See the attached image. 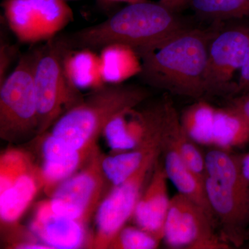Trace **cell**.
<instances>
[{"label":"cell","instance_id":"obj_1","mask_svg":"<svg viewBox=\"0 0 249 249\" xmlns=\"http://www.w3.org/2000/svg\"><path fill=\"white\" fill-rule=\"evenodd\" d=\"M213 36L185 28L153 48L139 52L142 80L173 94L202 97L206 95L205 73Z\"/></svg>","mask_w":249,"mask_h":249},{"label":"cell","instance_id":"obj_2","mask_svg":"<svg viewBox=\"0 0 249 249\" xmlns=\"http://www.w3.org/2000/svg\"><path fill=\"white\" fill-rule=\"evenodd\" d=\"M185 29L174 11L161 4H129L107 20L65 36L73 49H103L121 45L137 53L160 45Z\"/></svg>","mask_w":249,"mask_h":249},{"label":"cell","instance_id":"obj_3","mask_svg":"<svg viewBox=\"0 0 249 249\" xmlns=\"http://www.w3.org/2000/svg\"><path fill=\"white\" fill-rule=\"evenodd\" d=\"M205 160V188L219 234L231 246L241 247L249 227V183L241 171L239 156L211 147Z\"/></svg>","mask_w":249,"mask_h":249},{"label":"cell","instance_id":"obj_4","mask_svg":"<svg viewBox=\"0 0 249 249\" xmlns=\"http://www.w3.org/2000/svg\"><path fill=\"white\" fill-rule=\"evenodd\" d=\"M149 95L145 88L135 85H103L64 114L49 133L73 148L96 146L98 137L114 117L141 106Z\"/></svg>","mask_w":249,"mask_h":249},{"label":"cell","instance_id":"obj_5","mask_svg":"<svg viewBox=\"0 0 249 249\" xmlns=\"http://www.w3.org/2000/svg\"><path fill=\"white\" fill-rule=\"evenodd\" d=\"M71 50L65 36H58L36 49L34 79L38 136L47 132L64 114L84 100L67 71L66 59Z\"/></svg>","mask_w":249,"mask_h":249},{"label":"cell","instance_id":"obj_6","mask_svg":"<svg viewBox=\"0 0 249 249\" xmlns=\"http://www.w3.org/2000/svg\"><path fill=\"white\" fill-rule=\"evenodd\" d=\"M36 50L22 55L0 88V137L20 143L38 136L39 116L34 79Z\"/></svg>","mask_w":249,"mask_h":249},{"label":"cell","instance_id":"obj_7","mask_svg":"<svg viewBox=\"0 0 249 249\" xmlns=\"http://www.w3.org/2000/svg\"><path fill=\"white\" fill-rule=\"evenodd\" d=\"M40 165L31 152L11 147L0 157L1 227L19 222L37 193L43 190Z\"/></svg>","mask_w":249,"mask_h":249},{"label":"cell","instance_id":"obj_8","mask_svg":"<svg viewBox=\"0 0 249 249\" xmlns=\"http://www.w3.org/2000/svg\"><path fill=\"white\" fill-rule=\"evenodd\" d=\"M103 156L98 147L87 164L45 200L52 214L88 224L112 186L103 172Z\"/></svg>","mask_w":249,"mask_h":249},{"label":"cell","instance_id":"obj_9","mask_svg":"<svg viewBox=\"0 0 249 249\" xmlns=\"http://www.w3.org/2000/svg\"><path fill=\"white\" fill-rule=\"evenodd\" d=\"M160 155V149L152 152L132 176L111 188L95 214L96 229L91 236L89 248H109L116 236L132 217L144 186Z\"/></svg>","mask_w":249,"mask_h":249},{"label":"cell","instance_id":"obj_10","mask_svg":"<svg viewBox=\"0 0 249 249\" xmlns=\"http://www.w3.org/2000/svg\"><path fill=\"white\" fill-rule=\"evenodd\" d=\"M186 133L199 145L231 150L249 142V124L231 108L205 101L193 103L180 116Z\"/></svg>","mask_w":249,"mask_h":249},{"label":"cell","instance_id":"obj_11","mask_svg":"<svg viewBox=\"0 0 249 249\" xmlns=\"http://www.w3.org/2000/svg\"><path fill=\"white\" fill-rule=\"evenodd\" d=\"M2 7L10 29L24 43L47 42L73 19L64 0H4Z\"/></svg>","mask_w":249,"mask_h":249},{"label":"cell","instance_id":"obj_12","mask_svg":"<svg viewBox=\"0 0 249 249\" xmlns=\"http://www.w3.org/2000/svg\"><path fill=\"white\" fill-rule=\"evenodd\" d=\"M217 228L201 206L178 193L170 199L163 241L171 249L231 248Z\"/></svg>","mask_w":249,"mask_h":249},{"label":"cell","instance_id":"obj_13","mask_svg":"<svg viewBox=\"0 0 249 249\" xmlns=\"http://www.w3.org/2000/svg\"><path fill=\"white\" fill-rule=\"evenodd\" d=\"M249 46V29L231 28L214 34L210 41L204 88L206 94L233 91L232 80L240 71Z\"/></svg>","mask_w":249,"mask_h":249},{"label":"cell","instance_id":"obj_14","mask_svg":"<svg viewBox=\"0 0 249 249\" xmlns=\"http://www.w3.org/2000/svg\"><path fill=\"white\" fill-rule=\"evenodd\" d=\"M40 143V168L43 180V191L50 197L62 183L73 176L87 164L98 145L76 149L66 142L45 133L37 136Z\"/></svg>","mask_w":249,"mask_h":249},{"label":"cell","instance_id":"obj_15","mask_svg":"<svg viewBox=\"0 0 249 249\" xmlns=\"http://www.w3.org/2000/svg\"><path fill=\"white\" fill-rule=\"evenodd\" d=\"M160 158V156L156 162L132 218L137 227L150 232L161 242L170 199L167 187L168 178Z\"/></svg>","mask_w":249,"mask_h":249},{"label":"cell","instance_id":"obj_16","mask_svg":"<svg viewBox=\"0 0 249 249\" xmlns=\"http://www.w3.org/2000/svg\"><path fill=\"white\" fill-rule=\"evenodd\" d=\"M84 223L58 217L49 211L45 201L36 208L29 229L50 249L89 248L91 235H88Z\"/></svg>","mask_w":249,"mask_h":249},{"label":"cell","instance_id":"obj_17","mask_svg":"<svg viewBox=\"0 0 249 249\" xmlns=\"http://www.w3.org/2000/svg\"><path fill=\"white\" fill-rule=\"evenodd\" d=\"M160 157L168 180L178 193L199 205L218 228L215 216L210 206L204 181L185 163L170 142L162 136Z\"/></svg>","mask_w":249,"mask_h":249},{"label":"cell","instance_id":"obj_18","mask_svg":"<svg viewBox=\"0 0 249 249\" xmlns=\"http://www.w3.org/2000/svg\"><path fill=\"white\" fill-rule=\"evenodd\" d=\"M138 107L121 113L104 129L108 145L117 153L137 148L146 137L148 111L147 108L139 110Z\"/></svg>","mask_w":249,"mask_h":249},{"label":"cell","instance_id":"obj_19","mask_svg":"<svg viewBox=\"0 0 249 249\" xmlns=\"http://www.w3.org/2000/svg\"><path fill=\"white\" fill-rule=\"evenodd\" d=\"M165 118L163 138L170 142L185 163L204 180L206 160L198 145L183 129L180 116L169 98H165Z\"/></svg>","mask_w":249,"mask_h":249},{"label":"cell","instance_id":"obj_20","mask_svg":"<svg viewBox=\"0 0 249 249\" xmlns=\"http://www.w3.org/2000/svg\"><path fill=\"white\" fill-rule=\"evenodd\" d=\"M106 83L118 84L142 71V60L137 52L127 46L113 45L102 49L101 56Z\"/></svg>","mask_w":249,"mask_h":249},{"label":"cell","instance_id":"obj_21","mask_svg":"<svg viewBox=\"0 0 249 249\" xmlns=\"http://www.w3.org/2000/svg\"><path fill=\"white\" fill-rule=\"evenodd\" d=\"M71 50L67 55L66 66L72 80L79 88H99L106 83L103 78L101 58L91 50Z\"/></svg>","mask_w":249,"mask_h":249},{"label":"cell","instance_id":"obj_22","mask_svg":"<svg viewBox=\"0 0 249 249\" xmlns=\"http://www.w3.org/2000/svg\"><path fill=\"white\" fill-rule=\"evenodd\" d=\"M198 14L214 20L249 17V0H190Z\"/></svg>","mask_w":249,"mask_h":249},{"label":"cell","instance_id":"obj_23","mask_svg":"<svg viewBox=\"0 0 249 249\" xmlns=\"http://www.w3.org/2000/svg\"><path fill=\"white\" fill-rule=\"evenodd\" d=\"M160 241L139 227L124 226L111 242L109 249H155Z\"/></svg>","mask_w":249,"mask_h":249},{"label":"cell","instance_id":"obj_24","mask_svg":"<svg viewBox=\"0 0 249 249\" xmlns=\"http://www.w3.org/2000/svg\"><path fill=\"white\" fill-rule=\"evenodd\" d=\"M228 107L238 113L249 124V91L240 93L232 98Z\"/></svg>","mask_w":249,"mask_h":249},{"label":"cell","instance_id":"obj_25","mask_svg":"<svg viewBox=\"0 0 249 249\" xmlns=\"http://www.w3.org/2000/svg\"><path fill=\"white\" fill-rule=\"evenodd\" d=\"M240 72L238 83L235 85V93L237 94L249 91V46Z\"/></svg>","mask_w":249,"mask_h":249},{"label":"cell","instance_id":"obj_26","mask_svg":"<svg viewBox=\"0 0 249 249\" xmlns=\"http://www.w3.org/2000/svg\"><path fill=\"white\" fill-rule=\"evenodd\" d=\"M15 50L11 46L1 44L0 47V84L7 77V70L11 65V58Z\"/></svg>","mask_w":249,"mask_h":249},{"label":"cell","instance_id":"obj_27","mask_svg":"<svg viewBox=\"0 0 249 249\" xmlns=\"http://www.w3.org/2000/svg\"><path fill=\"white\" fill-rule=\"evenodd\" d=\"M190 0H160V4L173 11H178L189 4Z\"/></svg>","mask_w":249,"mask_h":249},{"label":"cell","instance_id":"obj_28","mask_svg":"<svg viewBox=\"0 0 249 249\" xmlns=\"http://www.w3.org/2000/svg\"><path fill=\"white\" fill-rule=\"evenodd\" d=\"M238 156L241 171L244 178L249 183V152Z\"/></svg>","mask_w":249,"mask_h":249},{"label":"cell","instance_id":"obj_29","mask_svg":"<svg viewBox=\"0 0 249 249\" xmlns=\"http://www.w3.org/2000/svg\"><path fill=\"white\" fill-rule=\"evenodd\" d=\"M111 1H125L129 4H133V3L139 2V1H144V0H111Z\"/></svg>","mask_w":249,"mask_h":249}]
</instances>
